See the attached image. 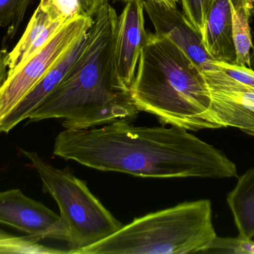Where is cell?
<instances>
[{
	"label": "cell",
	"mask_w": 254,
	"mask_h": 254,
	"mask_svg": "<svg viewBox=\"0 0 254 254\" xmlns=\"http://www.w3.org/2000/svg\"><path fill=\"white\" fill-rule=\"evenodd\" d=\"M86 34L46 73L25 98L0 122V134H7L22 121L28 119L30 115L40 107L60 85L81 52L86 42Z\"/></svg>",
	"instance_id": "8fae6325"
},
{
	"label": "cell",
	"mask_w": 254,
	"mask_h": 254,
	"mask_svg": "<svg viewBox=\"0 0 254 254\" xmlns=\"http://www.w3.org/2000/svg\"><path fill=\"white\" fill-rule=\"evenodd\" d=\"M101 0H40V5L56 20L95 17Z\"/></svg>",
	"instance_id": "2e32d148"
},
{
	"label": "cell",
	"mask_w": 254,
	"mask_h": 254,
	"mask_svg": "<svg viewBox=\"0 0 254 254\" xmlns=\"http://www.w3.org/2000/svg\"><path fill=\"white\" fill-rule=\"evenodd\" d=\"M43 182V191L55 200L65 231L67 254L80 251L105 240L123 227L88 188L86 182L68 169L45 162L37 152L21 150Z\"/></svg>",
	"instance_id": "5b68a950"
},
{
	"label": "cell",
	"mask_w": 254,
	"mask_h": 254,
	"mask_svg": "<svg viewBox=\"0 0 254 254\" xmlns=\"http://www.w3.org/2000/svg\"><path fill=\"white\" fill-rule=\"evenodd\" d=\"M216 237L211 201H185L135 218L78 254H204Z\"/></svg>",
	"instance_id": "277c9868"
},
{
	"label": "cell",
	"mask_w": 254,
	"mask_h": 254,
	"mask_svg": "<svg viewBox=\"0 0 254 254\" xmlns=\"http://www.w3.org/2000/svg\"><path fill=\"white\" fill-rule=\"evenodd\" d=\"M32 0H0V27L7 28V35L13 38L23 20Z\"/></svg>",
	"instance_id": "ac0fdd59"
},
{
	"label": "cell",
	"mask_w": 254,
	"mask_h": 254,
	"mask_svg": "<svg viewBox=\"0 0 254 254\" xmlns=\"http://www.w3.org/2000/svg\"><path fill=\"white\" fill-rule=\"evenodd\" d=\"M0 224L8 225L30 237L41 240L65 242L61 216L19 189L0 192Z\"/></svg>",
	"instance_id": "ba28073f"
},
{
	"label": "cell",
	"mask_w": 254,
	"mask_h": 254,
	"mask_svg": "<svg viewBox=\"0 0 254 254\" xmlns=\"http://www.w3.org/2000/svg\"><path fill=\"white\" fill-rule=\"evenodd\" d=\"M184 16L202 35L214 0H180Z\"/></svg>",
	"instance_id": "d6986e66"
},
{
	"label": "cell",
	"mask_w": 254,
	"mask_h": 254,
	"mask_svg": "<svg viewBox=\"0 0 254 254\" xmlns=\"http://www.w3.org/2000/svg\"><path fill=\"white\" fill-rule=\"evenodd\" d=\"M144 5L142 1L127 3L116 27V69L122 82L128 87L135 76L136 68L148 33L145 29Z\"/></svg>",
	"instance_id": "30bf717a"
},
{
	"label": "cell",
	"mask_w": 254,
	"mask_h": 254,
	"mask_svg": "<svg viewBox=\"0 0 254 254\" xmlns=\"http://www.w3.org/2000/svg\"><path fill=\"white\" fill-rule=\"evenodd\" d=\"M7 54V52L5 51L0 50V87L7 79V71H8L7 64H6Z\"/></svg>",
	"instance_id": "7402d4cb"
},
{
	"label": "cell",
	"mask_w": 254,
	"mask_h": 254,
	"mask_svg": "<svg viewBox=\"0 0 254 254\" xmlns=\"http://www.w3.org/2000/svg\"><path fill=\"white\" fill-rule=\"evenodd\" d=\"M54 155L104 171L148 178L237 177V165L214 146L176 126H135L125 119L100 128L65 129Z\"/></svg>",
	"instance_id": "6da1fadb"
},
{
	"label": "cell",
	"mask_w": 254,
	"mask_h": 254,
	"mask_svg": "<svg viewBox=\"0 0 254 254\" xmlns=\"http://www.w3.org/2000/svg\"><path fill=\"white\" fill-rule=\"evenodd\" d=\"M234 216L239 237L252 240L254 237V166L239 177L237 185L227 196Z\"/></svg>",
	"instance_id": "5bb4252c"
},
{
	"label": "cell",
	"mask_w": 254,
	"mask_h": 254,
	"mask_svg": "<svg viewBox=\"0 0 254 254\" xmlns=\"http://www.w3.org/2000/svg\"><path fill=\"white\" fill-rule=\"evenodd\" d=\"M144 10L152 22L155 33L171 39L196 66L201 74L216 70V60L204 48L201 34L179 11L158 0L143 2Z\"/></svg>",
	"instance_id": "9c48e42d"
},
{
	"label": "cell",
	"mask_w": 254,
	"mask_h": 254,
	"mask_svg": "<svg viewBox=\"0 0 254 254\" xmlns=\"http://www.w3.org/2000/svg\"><path fill=\"white\" fill-rule=\"evenodd\" d=\"M248 0H214L202 35L204 48L216 61L236 64L232 15L235 6Z\"/></svg>",
	"instance_id": "7c38bea8"
},
{
	"label": "cell",
	"mask_w": 254,
	"mask_h": 254,
	"mask_svg": "<svg viewBox=\"0 0 254 254\" xmlns=\"http://www.w3.org/2000/svg\"><path fill=\"white\" fill-rule=\"evenodd\" d=\"M251 65L252 67H254V36L253 37V49L252 51V55H251Z\"/></svg>",
	"instance_id": "cb8c5ba5"
},
{
	"label": "cell",
	"mask_w": 254,
	"mask_h": 254,
	"mask_svg": "<svg viewBox=\"0 0 254 254\" xmlns=\"http://www.w3.org/2000/svg\"><path fill=\"white\" fill-rule=\"evenodd\" d=\"M130 91L137 110L162 125L189 131L219 128L210 116L211 98L202 74L165 36L148 33Z\"/></svg>",
	"instance_id": "3957f363"
},
{
	"label": "cell",
	"mask_w": 254,
	"mask_h": 254,
	"mask_svg": "<svg viewBox=\"0 0 254 254\" xmlns=\"http://www.w3.org/2000/svg\"><path fill=\"white\" fill-rule=\"evenodd\" d=\"M253 15L254 16V11H253Z\"/></svg>",
	"instance_id": "484cf974"
},
{
	"label": "cell",
	"mask_w": 254,
	"mask_h": 254,
	"mask_svg": "<svg viewBox=\"0 0 254 254\" xmlns=\"http://www.w3.org/2000/svg\"><path fill=\"white\" fill-rule=\"evenodd\" d=\"M68 21L54 19L39 4L20 40L11 52H7V75L11 74L24 62L41 50Z\"/></svg>",
	"instance_id": "4fadbf2b"
},
{
	"label": "cell",
	"mask_w": 254,
	"mask_h": 254,
	"mask_svg": "<svg viewBox=\"0 0 254 254\" xmlns=\"http://www.w3.org/2000/svg\"><path fill=\"white\" fill-rule=\"evenodd\" d=\"M158 1L163 3V4H166V5L169 6V7H176L177 3L179 2L180 0H158Z\"/></svg>",
	"instance_id": "603a6c76"
},
{
	"label": "cell",
	"mask_w": 254,
	"mask_h": 254,
	"mask_svg": "<svg viewBox=\"0 0 254 254\" xmlns=\"http://www.w3.org/2000/svg\"><path fill=\"white\" fill-rule=\"evenodd\" d=\"M117 19L110 0H101L81 52L62 82L30 115L29 122L61 119L65 129H89L137 118L140 111L130 87L116 69Z\"/></svg>",
	"instance_id": "7a4b0ae2"
},
{
	"label": "cell",
	"mask_w": 254,
	"mask_h": 254,
	"mask_svg": "<svg viewBox=\"0 0 254 254\" xmlns=\"http://www.w3.org/2000/svg\"><path fill=\"white\" fill-rule=\"evenodd\" d=\"M94 18H73L68 20L49 43L24 62L0 87V122L25 98L48 71L87 34Z\"/></svg>",
	"instance_id": "8992f818"
},
{
	"label": "cell",
	"mask_w": 254,
	"mask_h": 254,
	"mask_svg": "<svg viewBox=\"0 0 254 254\" xmlns=\"http://www.w3.org/2000/svg\"><path fill=\"white\" fill-rule=\"evenodd\" d=\"M115 1H123L125 3L130 2V1H142V2H144V1H148V0H115Z\"/></svg>",
	"instance_id": "d4e9b609"
},
{
	"label": "cell",
	"mask_w": 254,
	"mask_h": 254,
	"mask_svg": "<svg viewBox=\"0 0 254 254\" xmlns=\"http://www.w3.org/2000/svg\"><path fill=\"white\" fill-rule=\"evenodd\" d=\"M34 237H18L0 229V254H63V251L47 247Z\"/></svg>",
	"instance_id": "e0dca14e"
},
{
	"label": "cell",
	"mask_w": 254,
	"mask_h": 254,
	"mask_svg": "<svg viewBox=\"0 0 254 254\" xmlns=\"http://www.w3.org/2000/svg\"><path fill=\"white\" fill-rule=\"evenodd\" d=\"M215 64L224 73L237 82L254 88V71L252 68L222 61H216Z\"/></svg>",
	"instance_id": "44dd1931"
},
{
	"label": "cell",
	"mask_w": 254,
	"mask_h": 254,
	"mask_svg": "<svg viewBox=\"0 0 254 254\" xmlns=\"http://www.w3.org/2000/svg\"><path fill=\"white\" fill-rule=\"evenodd\" d=\"M254 254V242L238 237L237 238H222L216 237L204 254Z\"/></svg>",
	"instance_id": "ffe728a7"
},
{
	"label": "cell",
	"mask_w": 254,
	"mask_h": 254,
	"mask_svg": "<svg viewBox=\"0 0 254 254\" xmlns=\"http://www.w3.org/2000/svg\"><path fill=\"white\" fill-rule=\"evenodd\" d=\"M254 0H248L235 6L233 10V38L235 46L236 64L252 68L251 55L253 49V36L250 22L253 15Z\"/></svg>",
	"instance_id": "9a60e30c"
},
{
	"label": "cell",
	"mask_w": 254,
	"mask_h": 254,
	"mask_svg": "<svg viewBox=\"0 0 254 254\" xmlns=\"http://www.w3.org/2000/svg\"><path fill=\"white\" fill-rule=\"evenodd\" d=\"M202 76L210 92V113L215 123L219 128L231 127L254 136V88L237 82L218 67Z\"/></svg>",
	"instance_id": "52a82bcc"
}]
</instances>
